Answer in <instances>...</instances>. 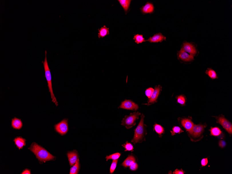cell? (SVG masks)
<instances>
[{"label":"cell","instance_id":"obj_19","mask_svg":"<svg viewBox=\"0 0 232 174\" xmlns=\"http://www.w3.org/2000/svg\"><path fill=\"white\" fill-rule=\"evenodd\" d=\"M135 161L136 159L134 156L132 155L129 156L123 162L122 165L124 167H126L130 166L133 163L135 162Z\"/></svg>","mask_w":232,"mask_h":174},{"label":"cell","instance_id":"obj_27","mask_svg":"<svg viewBox=\"0 0 232 174\" xmlns=\"http://www.w3.org/2000/svg\"><path fill=\"white\" fill-rule=\"evenodd\" d=\"M122 146L126 149L125 151H131V152L134 151V147H133L132 145L130 143L126 142L125 144L122 145Z\"/></svg>","mask_w":232,"mask_h":174},{"label":"cell","instance_id":"obj_26","mask_svg":"<svg viewBox=\"0 0 232 174\" xmlns=\"http://www.w3.org/2000/svg\"><path fill=\"white\" fill-rule=\"evenodd\" d=\"M121 155V154L120 153H116L112 154V155L109 156H106V159L107 161L110 160V159H112V160H118V159L119 158Z\"/></svg>","mask_w":232,"mask_h":174},{"label":"cell","instance_id":"obj_16","mask_svg":"<svg viewBox=\"0 0 232 174\" xmlns=\"http://www.w3.org/2000/svg\"><path fill=\"white\" fill-rule=\"evenodd\" d=\"M118 1L124 9L126 14L127 13L129 9L132 1L131 0H118Z\"/></svg>","mask_w":232,"mask_h":174},{"label":"cell","instance_id":"obj_6","mask_svg":"<svg viewBox=\"0 0 232 174\" xmlns=\"http://www.w3.org/2000/svg\"><path fill=\"white\" fill-rule=\"evenodd\" d=\"M68 120L64 119L55 126V129L62 135H65L68 131Z\"/></svg>","mask_w":232,"mask_h":174},{"label":"cell","instance_id":"obj_22","mask_svg":"<svg viewBox=\"0 0 232 174\" xmlns=\"http://www.w3.org/2000/svg\"><path fill=\"white\" fill-rule=\"evenodd\" d=\"M80 169V165L79 163V160L78 161L77 163L73 166V167H71L70 173V174H77L78 173L79 170Z\"/></svg>","mask_w":232,"mask_h":174},{"label":"cell","instance_id":"obj_25","mask_svg":"<svg viewBox=\"0 0 232 174\" xmlns=\"http://www.w3.org/2000/svg\"><path fill=\"white\" fill-rule=\"evenodd\" d=\"M154 129L159 135H161L164 131V128L161 126L157 124L154 125Z\"/></svg>","mask_w":232,"mask_h":174},{"label":"cell","instance_id":"obj_1","mask_svg":"<svg viewBox=\"0 0 232 174\" xmlns=\"http://www.w3.org/2000/svg\"><path fill=\"white\" fill-rule=\"evenodd\" d=\"M29 149L35 154L37 158L41 162L53 160L55 158L46 149L35 143H32Z\"/></svg>","mask_w":232,"mask_h":174},{"label":"cell","instance_id":"obj_29","mask_svg":"<svg viewBox=\"0 0 232 174\" xmlns=\"http://www.w3.org/2000/svg\"><path fill=\"white\" fill-rule=\"evenodd\" d=\"M118 160H113L110 168V173L112 174L114 172L117 165Z\"/></svg>","mask_w":232,"mask_h":174},{"label":"cell","instance_id":"obj_23","mask_svg":"<svg viewBox=\"0 0 232 174\" xmlns=\"http://www.w3.org/2000/svg\"><path fill=\"white\" fill-rule=\"evenodd\" d=\"M205 73L208 75L212 79H217L218 76L216 72L211 69H208L206 71Z\"/></svg>","mask_w":232,"mask_h":174},{"label":"cell","instance_id":"obj_11","mask_svg":"<svg viewBox=\"0 0 232 174\" xmlns=\"http://www.w3.org/2000/svg\"><path fill=\"white\" fill-rule=\"evenodd\" d=\"M141 12L143 15L153 13L154 12L155 8L153 3L148 2L140 8Z\"/></svg>","mask_w":232,"mask_h":174},{"label":"cell","instance_id":"obj_7","mask_svg":"<svg viewBox=\"0 0 232 174\" xmlns=\"http://www.w3.org/2000/svg\"><path fill=\"white\" fill-rule=\"evenodd\" d=\"M118 108L136 111L139 108V106L132 100H126L122 102Z\"/></svg>","mask_w":232,"mask_h":174},{"label":"cell","instance_id":"obj_9","mask_svg":"<svg viewBox=\"0 0 232 174\" xmlns=\"http://www.w3.org/2000/svg\"><path fill=\"white\" fill-rule=\"evenodd\" d=\"M218 122L223 126L224 129L229 133L232 134V125L231 123L227 120L224 117L221 116L217 118Z\"/></svg>","mask_w":232,"mask_h":174},{"label":"cell","instance_id":"obj_12","mask_svg":"<svg viewBox=\"0 0 232 174\" xmlns=\"http://www.w3.org/2000/svg\"><path fill=\"white\" fill-rule=\"evenodd\" d=\"M177 56L179 59L185 62H190L194 60V56L181 49L178 52Z\"/></svg>","mask_w":232,"mask_h":174},{"label":"cell","instance_id":"obj_14","mask_svg":"<svg viewBox=\"0 0 232 174\" xmlns=\"http://www.w3.org/2000/svg\"><path fill=\"white\" fill-rule=\"evenodd\" d=\"M67 155L70 165L71 167L75 165L79 160L77 151H74L68 152Z\"/></svg>","mask_w":232,"mask_h":174},{"label":"cell","instance_id":"obj_33","mask_svg":"<svg viewBox=\"0 0 232 174\" xmlns=\"http://www.w3.org/2000/svg\"><path fill=\"white\" fill-rule=\"evenodd\" d=\"M208 162V159L207 158L203 159L201 161V165H202V167H204L207 165Z\"/></svg>","mask_w":232,"mask_h":174},{"label":"cell","instance_id":"obj_34","mask_svg":"<svg viewBox=\"0 0 232 174\" xmlns=\"http://www.w3.org/2000/svg\"><path fill=\"white\" fill-rule=\"evenodd\" d=\"M219 146L223 148L226 146V143L224 141H220L219 143Z\"/></svg>","mask_w":232,"mask_h":174},{"label":"cell","instance_id":"obj_21","mask_svg":"<svg viewBox=\"0 0 232 174\" xmlns=\"http://www.w3.org/2000/svg\"><path fill=\"white\" fill-rule=\"evenodd\" d=\"M133 39L134 40L135 43L138 44L146 41V40L145 39V38L143 37V35H139V34L134 35Z\"/></svg>","mask_w":232,"mask_h":174},{"label":"cell","instance_id":"obj_24","mask_svg":"<svg viewBox=\"0 0 232 174\" xmlns=\"http://www.w3.org/2000/svg\"><path fill=\"white\" fill-rule=\"evenodd\" d=\"M211 135L212 136H217L221 134L222 131L218 127L212 128L211 129Z\"/></svg>","mask_w":232,"mask_h":174},{"label":"cell","instance_id":"obj_13","mask_svg":"<svg viewBox=\"0 0 232 174\" xmlns=\"http://www.w3.org/2000/svg\"><path fill=\"white\" fill-rule=\"evenodd\" d=\"M166 40V37L162 33H159L155 34L153 36L150 37L148 39L146 40L152 43H161L163 41H165Z\"/></svg>","mask_w":232,"mask_h":174},{"label":"cell","instance_id":"obj_31","mask_svg":"<svg viewBox=\"0 0 232 174\" xmlns=\"http://www.w3.org/2000/svg\"><path fill=\"white\" fill-rule=\"evenodd\" d=\"M154 90V89L152 88L151 87L149 88L146 89L145 95L148 99L150 98L152 94L153 93Z\"/></svg>","mask_w":232,"mask_h":174},{"label":"cell","instance_id":"obj_28","mask_svg":"<svg viewBox=\"0 0 232 174\" xmlns=\"http://www.w3.org/2000/svg\"><path fill=\"white\" fill-rule=\"evenodd\" d=\"M183 131L182 130L181 128L179 126H175L173 127L172 129V131H171L172 136L176 134H180L181 133L183 132Z\"/></svg>","mask_w":232,"mask_h":174},{"label":"cell","instance_id":"obj_35","mask_svg":"<svg viewBox=\"0 0 232 174\" xmlns=\"http://www.w3.org/2000/svg\"><path fill=\"white\" fill-rule=\"evenodd\" d=\"M173 173L175 174H184V172L182 170L176 169L173 172Z\"/></svg>","mask_w":232,"mask_h":174},{"label":"cell","instance_id":"obj_18","mask_svg":"<svg viewBox=\"0 0 232 174\" xmlns=\"http://www.w3.org/2000/svg\"><path fill=\"white\" fill-rule=\"evenodd\" d=\"M98 31V37L99 38H104L106 35H109L110 33L109 28L106 27L105 25L104 26L101 28L99 29Z\"/></svg>","mask_w":232,"mask_h":174},{"label":"cell","instance_id":"obj_30","mask_svg":"<svg viewBox=\"0 0 232 174\" xmlns=\"http://www.w3.org/2000/svg\"><path fill=\"white\" fill-rule=\"evenodd\" d=\"M177 102L181 105H184L185 103V98L183 95H179L177 97Z\"/></svg>","mask_w":232,"mask_h":174},{"label":"cell","instance_id":"obj_2","mask_svg":"<svg viewBox=\"0 0 232 174\" xmlns=\"http://www.w3.org/2000/svg\"><path fill=\"white\" fill-rule=\"evenodd\" d=\"M144 118L145 115L142 114L141 115L140 121L134 131V138L131 141V142L134 144L138 143H140L145 140V136L147 134L146 129L147 126L144 124Z\"/></svg>","mask_w":232,"mask_h":174},{"label":"cell","instance_id":"obj_17","mask_svg":"<svg viewBox=\"0 0 232 174\" xmlns=\"http://www.w3.org/2000/svg\"><path fill=\"white\" fill-rule=\"evenodd\" d=\"M23 126L22 122L20 119L17 118H13L12 120V126L16 129H20Z\"/></svg>","mask_w":232,"mask_h":174},{"label":"cell","instance_id":"obj_3","mask_svg":"<svg viewBox=\"0 0 232 174\" xmlns=\"http://www.w3.org/2000/svg\"><path fill=\"white\" fill-rule=\"evenodd\" d=\"M43 63L45 69V76L46 78L49 90V92L51 93L52 101L55 104L56 106H57L58 105V102L53 92L52 84L51 70H50L49 67L47 60L46 51H45V59Z\"/></svg>","mask_w":232,"mask_h":174},{"label":"cell","instance_id":"obj_15","mask_svg":"<svg viewBox=\"0 0 232 174\" xmlns=\"http://www.w3.org/2000/svg\"><path fill=\"white\" fill-rule=\"evenodd\" d=\"M181 123L186 130L190 132L193 127L194 124L192 121L189 118H184L181 120Z\"/></svg>","mask_w":232,"mask_h":174},{"label":"cell","instance_id":"obj_10","mask_svg":"<svg viewBox=\"0 0 232 174\" xmlns=\"http://www.w3.org/2000/svg\"><path fill=\"white\" fill-rule=\"evenodd\" d=\"M162 87L160 85L155 86L153 94H152L150 98L148 99V103L146 104V105H150L157 102L158 96L162 90Z\"/></svg>","mask_w":232,"mask_h":174},{"label":"cell","instance_id":"obj_36","mask_svg":"<svg viewBox=\"0 0 232 174\" xmlns=\"http://www.w3.org/2000/svg\"><path fill=\"white\" fill-rule=\"evenodd\" d=\"M22 174H30V170L28 169H25L21 173Z\"/></svg>","mask_w":232,"mask_h":174},{"label":"cell","instance_id":"obj_20","mask_svg":"<svg viewBox=\"0 0 232 174\" xmlns=\"http://www.w3.org/2000/svg\"><path fill=\"white\" fill-rule=\"evenodd\" d=\"M16 146L19 149H22L25 145V140L21 137H17L14 139Z\"/></svg>","mask_w":232,"mask_h":174},{"label":"cell","instance_id":"obj_8","mask_svg":"<svg viewBox=\"0 0 232 174\" xmlns=\"http://www.w3.org/2000/svg\"><path fill=\"white\" fill-rule=\"evenodd\" d=\"M181 49L194 56L197 53V50L195 46L192 43L186 41L183 43Z\"/></svg>","mask_w":232,"mask_h":174},{"label":"cell","instance_id":"obj_32","mask_svg":"<svg viewBox=\"0 0 232 174\" xmlns=\"http://www.w3.org/2000/svg\"><path fill=\"white\" fill-rule=\"evenodd\" d=\"M138 168V165L136 162L134 163L130 166V169L132 171H135Z\"/></svg>","mask_w":232,"mask_h":174},{"label":"cell","instance_id":"obj_4","mask_svg":"<svg viewBox=\"0 0 232 174\" xmlns=\"http://www.w3.org/2000/svg\"><path fill=\"white\" fill-rule=\"evenodd\" d=\"M141 115L140 112H134L131 113L129 115H126L122 121L121 125L124 126L127 129H130L135 126L136 121L139 119Z\"/></svg>","mask_w":232,"mask_h":174},{"label":"cell","instance_id":"obj_5","mask_svg":"<svg viewBox=\"0 0 232 174\" xmlns=\"http://www.w3.org/2000/svg\"><path fill=\"white\" fill-rule=\"evenodd\" d=\"M205 126L201 124L194 125L191 131L189 132V136L191 140L197 141L202 139Z\"/></svg>","mask_w":232,"mask_h":174}]
</instances>
